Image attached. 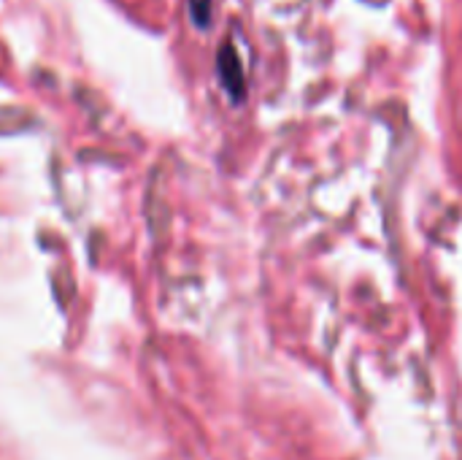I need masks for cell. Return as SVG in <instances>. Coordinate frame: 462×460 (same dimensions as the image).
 <instances>
[{"mask_svg":"<svg viewBox=\"0 0 462 460\" xmlns=\"http://www.w3.org/2000/svg\"><path fill=\"white\" fill-rule=\"evenodd\" d=\"M217 68H219V81L227 89L230 100L238 103L244 100V89H246V79H244V65L241 57L236 54L233 43H225L217 54Z\"/></svg>","mask_w":462,"mask_h":460,"instance_id":"6da1fadb","label":"cell"},{"mask_svg":"<svg viewBox=\"0 0 462 460\" xmlns=\"http://www.w3.org/2000/svg\"><path fill=\"white\" fill-rule=\"evenodd\" d=\"M189 16L200 30H206L211 22V0H189Z\"/></svg>","mask_w":462,"mask_h":460,"instance_id":"7a4b0ae2","label":"cell"}]
</instances>
